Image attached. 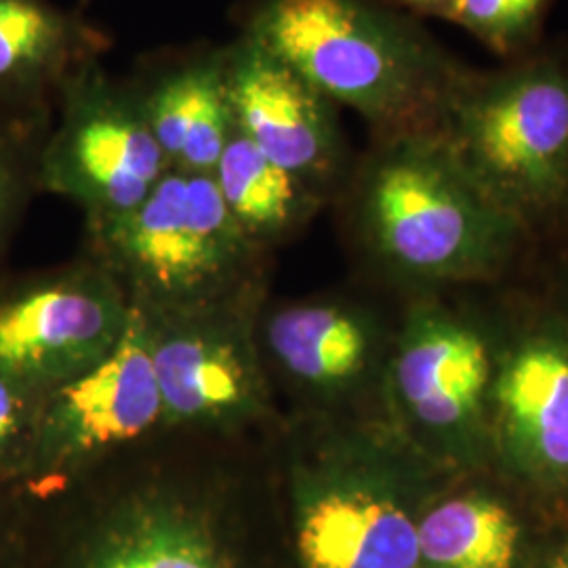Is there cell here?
Returning a JSON list of instances; mask_svg holds the SVG:
<instances>
[{
  "mask_svg": "<svg viewBox=\"0 0 568 568\" xmlns=\"http://www.w3.org/2000/svg\"><path fill=\"white\" fill-rule=\"evenodd\" d=\"M345 183L358 243L403 281L487 278L525 232L438 131L373 138Z\"/></svg>",
  "mask_w": 568,
  "mask_h": 568,
  "instance_id": "2",
  "label": "cell"
},
{
  "mask_svg": "<svg viewBox=\"0 0 568 568\" xmlns=\"http://www.w3.org/2000/svg\"><path fill=\"white\" fill-rule=\"evenodd\" d=\"M224 47L234 129L325 199L342 190L352 166L339 105L264 44L236 34Z\"/></svg>",
  "mask_w": 568,
  "mask_h": 568,
  "instance_id": "11",
  "label": "cell"
},
{
  "mask_svg": "<svg viewBox=\"0 0 568 568\" xmlns=\"http://www.w3.org/2000/svg\"><path fill=\"white\" fill-rule=\"evenodd\" d=\"M18 568H41L21 558ZM51 568H236L217 520L190 490L148 483L129 490Z\"/></svg>",
  "mask_w": 568,
  "mask_h": 568,
  "instance_id": "13",
  "label": "cell"
},
{
  "mask_svg": "<svg viewBox=\"0 0 568 568\" xmlns=\"http://www.w3.org/2000/svg\"><path fill=\"white\" fill-rule=\"evenodd\" d=\"M270 356L297 384L335 394L365 377L377 356V333L361 312L335 304H300L270 316Z\"/></svg>",
  "mask_w": 568,
  "mask_h": 568,
  "instance_id": "16",
  "label": "cell"
},
{
  "mask_svg": "<svg viewBox=\"0 0 568 568\" xmlns=\"http://www.w3.org/2000/svg\"><path fill=\"white\" fill-rule=\"evenodd\" d=\"M124 79L169 169L211 175L234 133L224 44L196 42L145 53Z\"/></svg>",
  "mask_w": 568,
  "mask_h": 568,
  "instance_id": "14",
  "label": "cell"
},
{
  "mask_svg": "<svg viewBox=\"0 0 568 568\" xmlns=\"http://www.w3.org/2000/svg\"><path fill=\"white\" fill-rule=\"evenodd\" d=\"M82 4H89V2H93V0H81Z\"/></svg>",
  "mask_w": 568,
  "mask_h": 568,
  "instance_id": "25",
  "label": "cell"
},
{
  "mask_svg": "<svg viewBox=\"0 0 568 568\" xmlns=\"http://www.w3.org/2000/svg\"><path fill=\"white\" fill-rule=\"evenodd\" d=\"M251 302L255 295L187 307L140 305L163 426L232 432L264 415L267 384L248 316Z\"/></svg>",
  "mask_w": 568,
  "mask_h": 568,
  "instance_id": "10",
  "label": "cell"
},
{
  "mask_svg": "<svg viewBox=\"0 0 568 568\" xmlns=\"http://www.w3.org/2000/svg\"><path fill=\"white\" fill-rule=\"evenodd\" d=\"M549 0H453L440 16L467 30L497 55H523L535 42Z\"/></svg>",
  "mask_w": 568,
  "mask_h": 568,
  "instance_id": "20",
  "label": "cell"
},
{
  "mask_svg": "<svg viewBox=\"0 0 568 568\" xmlns=\"http://www.w3.org/2000/svg\"><path fill=\"white\" fill-rule=\"evenodd\" d=\"M434 466L387 427H337L293 453L304 568H422L419 497Z\"/></svg>",
  "mask_w": 568,
  "mask_h": 568,
  "instance_id": "3",
  "label": "cell"
},
{
  "mask_svg": "<svg viewBox=\"0 0 568 568\" xmlns=\"http://www.w3.org/2000/svg\"><path fill=\"white\" fill-rule=\"evenodd\" d=\"M549 568H568V548L554 560V565Z\"/></svg>",
  "mask_w": 568,
  "mask_h": 568,
  "instance_id": "24",
  "label": "cell"
},
{
  "mask_svg": "<svg viewBox=\"0 0 568 568\" xmlns=\"http://www.w3.org/2000/svg\"><path fill=\"white\" fill-rule=\"evenodd\" d=\"M53 112L0 114V262L28 211L41 192L39 164Z\"/></svg>",
  "mask_w": 568,
  "mask_h": 568,
  "instance_id": "19",
  "label": "cell"
},
{
  "mask_svg": "<svg viewBox=\"0 0 568 568\" xmlns=\"http://www.w3.org/2000/svg\"><path fill=\"white\" fill-rule=\"evenodd\" d=\"M493 375L474 326L434 305L413 310L387 365L392 427L436 466H476L493 448Z\"/></svg>",
  "mask_w": 568,
  "mask_h": 568,
  "instance_id": "7",
  "label": "cell"
},
{
  "mask_svg": "<svg viewBox=\"0 0 568 568\" xmlns=\"http://www.w3.org/2000/svg\"><path fill=\"white\" fill-rule=\"evenodd\" d=\"M520 527L485 493L432 504L417 525L422 568H514Z\"/></svg>",
  "mask_w": 568,
  "mask_h": 568,
  "instance_id": "18",
  "label": "cell"
},
{
  "mask_svg": "<svg viewBox=\"0 0 568 568\" xmlns=\"http://www.w3.org/2000/svg\"><path fill=\"white\" fill-rule=\"evenodd\" d=\"M377 2H384L387 7L398 9V11L429 16V18H438V20L453 4V0H377Z\"/></svg>",
  "mask_w": 568,
  "mask_h": 568,
  "instance_id": "23",
  "label": "cell"
},
{
  "mask_svg": "<svg viewBox=\"0 0 568 568\" xmlns=\"http://www.w3.org/2000/svg\"><path fill=\"white\" fill-rule=\"evenodd\" d=\"M87 255L142 307L257 295L267 253L230 215L211 175L183 171H169L124 217L87 227Z\"/></svg>",
  "mask_w": 568,
  "mask_h": 568,
  "instance_id": "4",
  "label": "cell"
},
{
  "mask_svg": "<svg viewBox=\"0 0 568 568\" xmlns=\"http://www.w3.org/2000/svg\"><path fill=\"white\" fill-rule=\"evenodd\" d=\"M26 532V501L0 485V568H18Z\"/></svg>",
  "mask_w": 568,
  "mask_h": 568,
  "instance_id": "22",
  "label": "cell"
},
{
  "mask_svg": "<svg viewBox=\"0 0 568 568\" xmlns=\"http://www.w3.org/2000/svg\"><path fill=\"white\" fill-rule=\"evenodd\" d=\"M112 37L53 0H0V114L53 112L63 82L102 60Z\"/></svg>",
  "mask_w": 568,
  "mask_h": 568,
  "instance_id": "15",
  "label": "cell"
},
{
  "mask_svg": "<svg viewBox=\"0 0 568 568\" xmlns=\"http://www.w3.org/2000/svg\"><path fill=\"white\" fill-rule=\"evenodd\" d=\"M44 138L41 192L79 204L87 227L124 217L171 171L126 79L102 60L63 82Z\"/></svg>",
  "mask_w": 568,
  "mask_h": 568,
  "instance_id": "6",
  "label": "cell"
},
{
  "mask_svg": "<svg viewBox=\"0 0 568 568\" xmlns=\"http://www.w3.org/2000/svg\"><path fill=\"white\" fill-rule=\"evenodd\" d=\"M131 302L87 255L20 276H0V373L49 394L100 365L119 345Z\"/></svg>",
  "mask_w": 568,
  "mask_h": 568,
  "instance_id": "9",
  "label": "cell"
},
{
  "mask_svg": "<svg viewBox=\"0 0 568 568\" xmlns=\"http://www.w3.org/2000/svg\"><path fill=\"white\" fill-rule=\"evenodd\" d=\"M438 133L488 194L527 225L568 201V60L467 72Z\"/></svg>",
  "mask_w": 568,
  "mask_h": 568,
  "instance_id": "5",
  "label": "cell"
},
{
  "mask_svg": "<svg viewBox=\"0 0 568 568\" xmlns=\"http://www.w3.org/2000/svg\"><path fill=\"white\" fill-rule=\"evenodd\" d=\"M211 178L230 215L265 251L300 232L326 201L304 180L270 161L236 129Z\"/></svg>",
  "mask_w": 568,
  "mask_h": 568,
  "instance_id": "17",
  "label": "cell"
},
{
  "mask_svg": "<svg viewBox=\"0 0 568 568\" xmlns=\"http://www.w3.org/2000/svg\"><path fill=\"white\" fill-rule=\"evenodd\" d=\"M490 447L509 471L537 487L568 485V331L527 335L495 368Z\"/></svg>",
  "mask_w": 568,
  "mask_h": 568,
  "instance_id": "12",
  "label": "cell"
},
{
  "mask_svg": "<svg viewBox=\"0 0 568 568\" xmlns=\"http://www.w3.org/2000/svg\"><path fill=\"white\" fill-rule=\"evenodd\" d=\"M159 426L163 400L148 323L142 307L131 304L124 335L102 363L42 396L18 495L30 501L58 495L95 459Z\"/></svg>",
  "mask_w": 568,
  "mask_h": 568,
  "instance_id": "8",
  "label": "cell"
},
{
  "mask_svg": "<svg viewBox=\"0 0 568 568\" xmlns=\"http://www.w3.org/2000/svg\"><path fill=\"white\" fill-rule=\"evenodd\" d=\"M41 394L0 373V485L18 493Z\"/></svg>",
  "mask_w": 568,
  "mask_h": 568,
  "instance_id": "21",
  "label": "cell"
},
{
  "mask_svg": "<svg viewBox=\"0 0 568 568\" xmlns=\"http://www.w3.org/2000/svg\"><path fill=\"white\" fill-rule=\"evenodd\" d=\"M239 32L264 44L373 138L438 131L466 79L445 47L377 0H243Z\"/></svg>",
  "mask_w": 568,
  "mask_h": 568,
  "instance_id": "1",
  "label": "cell"
}]
</instances>
